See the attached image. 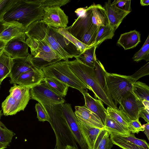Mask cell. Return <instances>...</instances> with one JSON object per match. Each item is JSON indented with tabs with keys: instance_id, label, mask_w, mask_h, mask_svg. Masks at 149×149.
<instances>
[{
	"instance_id": "cell-4",
	"label": "cell",
	"mask_w": 149,
	"mask_h": 149,
	"mask_svg": "<svg viewBox=\"0 0 149 149\" xmlns=\"http://www.w3.org/2000/svg\"><path fill=\"white\" fill-rule=\"evenodd\" d=\"M26 43L30 49L29 60L36 68L42 69L60 61L61 58L45 42L27 38Z\"/></svg>"
},
{
	"instance_id": "cell-45",
	"label": "cell",
	"mask_w": 149,
	"mask_h": 149,
	"mask_svg": "<svg viewBox=\"0 0 149 149\" xmlns=\"http://www.w3.org/2000/svg\"><path fill=\"white\" fill-rule=\"evenodd\" d=\"M139 117L143 118L147 123H149V110L146 109L142 110L139 113Z\"/></svg>"
},
{
	"instance_id": "cell-1",
	"label": "cell",
	"mask_w": 149,
	"mask_h": 149,
	"mask_svg": "<svg viewBox=\"0 0 149 149\" xmlns=\"http://www.w3.org/2000/svg\"><path fill=\"white\" fill-rule=\"evenodd\" d=\"M44 8L42 0H13L3 17L7 23L16 22L27 29L33 23L42 20Z\"/></svg>"
},
{
	"instance_id": "cell-6",
	"label": "cell",
	"mask_w": 149,
	"mask_h": 149,
	"mask_svg": "<svg viewBox=\"0 0 149 149\" xmlns=\"http://www.w3.org/2000/svg\"><path fill=\"white\" fill-rule=\"evenodd\" d=\"M25 34L27 38L45 42L64 61L73 58L61 47L55 38L51 27L40 21L34 22L27 28Z\"/></svg>"
},
{
	"instance_id": "cell-34",
	"label": "cell",
	"mask_w": 149,
	"mask_h": 149,
	"mask_svg": "<svg viewBox=\"0 0 149 149\" xmlns=\"http://www.w3.org/2000/svg\"><path fill=\"white\" fill-rule=\"evenodd\" d=\"M57 31L74 45L80 50L81 53L91 47L82 42L72 36L69 32L68 27L65 28H59L57 29Z\"/></svg>"
},
{
	"instance_id": "cell-9",
	"label": "cell",
	"mask_w": 149,
	"mask_h": 149,
	"mask_svg": "<svg viewBox=\"0 0 149 149\" xmlns=\"http://www.w3.org/2000/svg\"><path fill=\"white\" fill-rule=\"evenodd\" d=\"M30 99L35 100L42 104H63V97L51 90L44 81L30 89Z\"/></svg>"
},
{
	"instance_id": "cell-40",
	"label": "cell",
	"mask_w": 149,
	"mask_h": 149,
	"mask_svg": "<svg viewBox=\"0 0 149 149\" xmlns=\"http://www.w3.org/2000/svg\"><path fill=\"white\" fill-rule=\"evenodd\" d=\"M149 74V62H148L133 74L129 76L130 80L133 84L140 78Z\"/></svg>"
},
{
	"instance_id": "cell-38",
	"label": "cell",
	"mask_w": 149,
	"mask_h": 149,
	"mask_svg": "<svg viewBox=\"0 0 149 149\" xmlns=\"http://www.w3.org/2000/svg\"><path fill=\"white\" fill-rule=\"evenodd\" d=\"M13 0H2L0 3V34L7 26V23L3 19L4 14L12 2Z\"/></svg>"
},
{
	"instance_id": "cell-5",
	"label": "cell",
	"mask_w": 149,
	"mask_h": 149,
	"mask_svg": "<svg viewBox=\"0 0 149 149\" xmlns=\"http://www.w3.org/2000/svg\"><path fill=\"white\" fill-rule=\"evenodd\" d=\"M45 77L55 78L69 87L80 92L90 88L82 82L70 69L66 61H60L42 69Z\"/></svg>"
},
{
	"instance_id": "cell-30",
	"label": "cell",
	"mask_w": 149,
	"mask_h": 149,
	"mask_svg": "<svg viewBox=\"0 0 149 149\" xmlns=\"http://www.w3.org/2000/svg\"><path fill=\"white\" fill-rule=\"evenodd\" d=\"M44 81L53 91L63 97L66 95L69 86L54 78L45 77Z\"/></svg>"
},
{
	"instance_id": "cell-52",
	"label": "cell",
	"mask_w": 149,
	"mask_h": 149,
	"mask_svg": "<svg viewBox=\"0 0 149 149\" xmlns=\"http://www.w3.org/2000/svg\"><path fill=\"white\" fill-rule=\"evenodd\" d=\"M65 149H76L73 147L68 146L66 147V148Z\"/></svg>"
},
{
	"instance_id": "cell-33",
	"label": "cell",
	"mask_w": 149,
	"mask_h": 149,
	"mask_svg": "<svg viewBox=\"0 0 149 149\" xmlns=\"http://www.w3.org/2000/svg\"><path fill=\"white\" fill-rule=\"evenodd\" d=\"M132 92L142 102H149V87L146 84L140 81L135 82L133 84Z\"/></svg>"
},
{
	"instance_id": "cell-53",
	"label": "cell",
	"mask_w": 149,
	"mask_h": 149,
	"mask_svg": "<svg viewBox=\"0 0 149 149\" xmlns=\"http://www.w3.org/2000/svg\"><path fill=\"white\" fill-rule=\"evenodd\" d=\"M1 115V111L0 110V119Z\"/></svg>"
},
{
	"instance_id": "cell-8",
	"label": "cell",
	"mask_w": 149,
	"mask_h": 149,
	"mask_svg": "<svg viewBox=\"0 0 149 149\" xmlns=\"http://www.w3.org/2000/svg\"><path fill=\"white\" fill-rule=\"evenodd\" d=\"M106 80L111 99L116 105L132 92L133 83L129 76L107 72Z\"/></svg>"
},
{
	"instance_id": "cell-11",
	"label": "cell",
	"mask_w": 149,
	"mask_h": 149,
	"mask_svg": "<svg viewBox=\"0 0 149 149\" xmlns=\"http://www.w3.org/2000/svg\"><path fill=\"white\" fill-rule=\"evenodd\" d=\"M41 22L47 25L58 29L65 28L68 23V16L60 7H44Z\"/></svg>"
},
{
	"instance_id": "cell-19",
	"label": "cell",
	"mask_w": 149,
	"mask_h": 149,
	"mask_svg": "<svg viewBox=\"0 0 149 149\" xmlns=\"http://www.w3.org/2000/svg\"><path fill=\"white\" fill-rule=\"evenodd\" d=\"M75 109L76 116L81 122L95 127L104 128L99 117L84 106H76Z\"/></svg>"
},
{
	"instance_id": "cell-20",
	"label": "cell",
	"mask_w": 149,
	"mask_h": 149,
	"mask_svg": "<svg viewBox=\"0 0 149 149\" xmlns=\"http://www.w3.org/2000/svg\"><path fill=\"white\" fill-rule=\"evenodd\" d=\"M29 57L13 58V65L9 77L10 84H14L17 79L22 74L36 68L29 61Z\"/></svg>"
},
{
	"instance_id": "cell-49",
	"label": "cell",
	"mask_w": 149,
	"mask_h": 149,
	"mask_svg": "<svg viewBox=\"0 0 149 149\" xmlns=\"http://www.w3.org/2000/svg\"><path fill=\"white\" fill-rule=\"evenodd\" d=\"M7 42L0 40V55L4 52V49Z\"/></svg>"
},
{
	"instance_id": "cell-24",
	"label": "cell",
	"mask_w": 149,
	"mask_h": 149,
	"mask_svg": "<svg viewBox=\"0 0 149 149\" xmlns=\"http://www.w3.org/2000/svg\"><path fill=\"white\" fill-rule=\"evenodd\" d=\"M51 27L53 33L58 42L62 48L72 57L81 53L80 50L57 31V29Z\"/></svg>"
},
{
	"instance_id": "cell-17",
	"label": "cell",
	"mask_w": 149,
	"mask_h": 149,
	"mask_svg": "<svg viewBox=\"0 0 149 149\" xmlns=\"http://www.w3.org/2000/svg\"><path fill=\"white\" fill-rule=\"evenodd\" d=\"M103 7L106 12L109 24L115 31L124 18L130 12L122 10L112 5L111 0L106 2Z\"/></svg>"
},
{
	"instance_id": "cell-26",
	"label": "cell",
	"mask_w": 149,
	"mask_h": 149,
	"mask_svg": "<svg viewBox=\"0 0 149 149\" xmlns=\"http://www.w3.org/2000/svg\"><path fill=\"white\" fill-rule=\"evenodd\" d=\"M91 6L93 24L99 26L108 24V18L104 7L99 4H93Z\"/></svg>"
},
{
	"instance_id": "cell-2",
	"label": "cell",
	"mask_w": 149,
	"mask_h": 149,
	"mask_svg": "<svg viewBox=\"0 0 149 149\" xmlns=\"http://www.w3.org/2000/svg\"><path fill=\"white\" fill-rule=\"evenodd\" d=\"M62 104H42L48 114L49 118V122L55 134L56 138L55 148L65 149L69 146L76 149H79L76 141L63 115Z\"/></svg>"
},
{
	"instance_id": "cell-36",
	"label": "cell",
	"mask_w": 149,
	"mask_h": 149,
	"mask_svg": "<svg viewBox=\"0 0 149 149\" xmlns=\"http://www.w3.org/2000/svg\"><path fill=\"white\" fill-rule=\"evenodd\" d=\"M15 134L0 121V143L9 146Z\"/></svg>"
},
{
	"instance_id": "cell-44",
	"label": "cell",
	"mask_w": 149,
	"mask_h": 149,
	"mask_svg": "<svg viewBox=\"0 0 149 149\" xmlns=\"http://www.w3.org/2000/svg\"><path fill=\"white\" fill-rule=\"evenodd\" d=\"M128 127L131 133L138 134L140 131H143L144 128L139 120H131L128 124Z\"/></svg>"
},
{
	"instance_id": "cell-50",
	"label": "cell",
	"mask_w": 149,
	"mask_h": 149,
	"mask_svg": "<svg viewBox=\"0 0 149 149\" xmlns=\"http://www.w3.org/2000/svg\"><path fill=\"white\" fill-rule=\"evenodd\" d=\"M140 3L141 6H148L149 4V0H141Z\"/></svg>"
},
{
	"instance_id": "cell-51",
	"label": "cell",
	"mask_w": 149,
	"mask_h": 149,
	"mask_svg": "<svg viewBox=\"0 0 149 149\" xmlns=\"http://www.w3.org/2000/svg\"><path fill=\"white\" fill-rule=\"evenodd\" d=\"M7 146L0 143V149H4L6 148Z\"/></svg>"
},
{
	"instance_id": "cell-23",
	"label": "cell",
	"mask_w": 149,
	"mask_h": 149,
	"mask_svg": "<svg viewBox=\"0 0 149 149\" xmlns=\"http://www.w3.org/2000/svg\"><path fill=\"white\" fill-rule=\"evenodd\" d=\"M7 26L0 34V40L8 42L13 38L25 34L26 29L16 22L7 23Z\"/></svg>"
},
{
	"instance_id": "cell-28",
	"label": "cell",
	"mask_w": 149,
	"mask_h": 149,
	"mask_svg": "<svg viewBox=\"0 0 149 149\" xmlns=\"http://www.w3.org/2000/svg\"><path fill=\"white\" fill-rule=\"evenodd\" d=\"M13 63V58L3 52L0 55V82L9 77Z\"/></svg>"
},
{
	"instance_id": "cell-46",
	"label": "cell",
	"mask_w": 149,
	"mask_h": 149,
	"mask_svg": "<svg viewBox=\"0 0 149 149\" xmlns=\"http://www.w3.org/2000/svg\"><path fill=\"white\" fill-rule=\"evenodd\" d=\"M86 8H79L77 9L75 12L77 14L78 16L84 15L86 12Z\"/></svg>"
},
{
	"instance_id": "cell-54",
	"label": "cell",
	"mask_w": 149,
	"mask_h": 149,
	"mask_svg": "<svg viewBox=\"0 0 149 149\" xmlns=\"http://www.w3.org/2000/svg\"><path fill=\"white\" fill-rule=\"evenodd\" d=\"M54 149H59L58 148H54Z\"/></svg>"
},
{
	"instance_id": "cell-43",
	"label": "cell",
	"mask_w": 149,
	"mask_h": 149,
	"mask_svg": "<svg viewBox=\"0 0 149 149\" xmlns=\"http://www.w3.org/2000/svg\"><path fill=\"white\" fill-rule=\"evenodd\" d=\"M131 0H115L111 3L112 5L123 10L131 12Z\"/></svg>"
},
{
	"instance_id": "cell-3",
	"label": "cell",
	"mask_w": 149,
	"mask_h": 149,
	"mask_svg": "<svg viewBox=\"0 0 149 149\" xmlns=\"http://www.w3.org/2000/svg\"><path fill=\"white\" fill-rule=\"evenodd\" d=\"M71 71L86 85L89 87L96 98L112 108L117 106L108 97L100 86L95 74L93 68L88 67L76 59L66 61Z\"/></svg>"
},
{
	"instance_id": "cell-31",
	"label": "cell",
	"mask_w": 149,
	"mask_h": 149,
	"mask_svg": "<svg viewBox=\"0 0 149 149\" xmlns=\"http://www.w3.org/2000/svg\"><path fill=\"white\" fill-rule=\"evenodd\" d=\"M115 31L114 29L109 24L100 26L93 46L97 47L104 40L112 39Z\"/></svg>"
},
{
	"instance_id": "cell-7",
	"label": "cell",
	"mask_w": 149,
	"mask_h": 149,
	"mask_svg": "<svg viewBox=\"0 0 149 149\" xmlns=\"http://www.w3.org/2000/svg\"><path fill=\"white\" fill-rule=\"evenodd\" d=\"M30 89L16 84L10 88L9 95L1 104L5 116L13 115L24 110L30 99Z\"/></svg>"
},
{
	"instance_id": "cell-56",
	"label": "cell",
	"mask_w": 149,
	"mask_h": 149,
	"mask_svg": "<svg viewBox=\"0 0 149 149\" xmlns=\"http://www.w3.org/2000/svg\"><path fill=\"white\" fill-rule=\"evenodd\" d=\"M2 0H0V3L2 1Z\"/></svg>"
},
{
	"instance_id": "cell-12",
	"label": "cell",
	"mask_w": 149,
	"mask_h": 149,
	"mask_svg": "<svg viewBox=\"0 0 149 149\" xmlns=\"http://www.w3.org/2000/svg\"><path fill=\"white\" fill-rule=\"evenodd\" d=\"M119 109L122 110L131 120H139L140 112L145 107L133 93H130L119 103Z\"/></svg>"
},
{
	"instance_id": "cell-25",
	"label": "cell",
	"mask_w": 149,
	"mask_h": 149,
	"mask_svg": "<svg viewBox=\"0 0 149 149\" xmlns=\"http://www.w3.org/2000/svg\"><path fill=\"white\" fill-rule=\"evenodd\" d=\"M104 129L110 135H117L129 136L130 131L113 119L107 116L104 124Z\"/></svg>"
},
{
	"instance_id": "cell-15",
	"label": "cell",
	"mask_w": 149,
	"mask_h": 149,
	"mask_svg": "<svg viewBox=\"0 0 149 149\" xmlns=\"http://www.w3.org/2000/svg\"><path fill=\"white\" fill-rule=\"evenodd\" d=\"M110 136L113 144L123 149H149V144L146 141L136 138L134 134L131 133L129 136L117 135Z\"/></svg>"
},
{
	"instance_id": "cell-18",
	"label": "cell",
	"mask_w": 149,
	"mask_h": 149,
	"mask_svg": "<svg viewBox=\"0 0 149 149\" xmlns=\"http://www.w3.org/2000/svg\"><path fill=\"white\" fill-rule=\"evenodd\" d=\"M80 92L84 99L85 103L84 106L97 115L104 125L107 113V109L104 107L102 102L93 98L87 92V91H83Z\"/></svg>"
},
{
	"instance_id": "cell-39",
	"label": "cell",
	"mask_w": 149,
	"mask_h": 149,
	"mask_svg": "<svg viewBox=\"0 0 149 149\" xmlns=\"http://www.w3.org/2000/svg\"><path fill=\"white\" fill-rule=\"evenodd\" d=\"M109 136V132L103 128L96 140L93 149H100L105 145L110 139Z\"/></svg>"
},
{
	"instance_id": "cell-13",
	"label": "cell",
	"mask_w": 149,
	"mask_h": 149,
	"mask_svg": "<svg viewBox=\"0 0 149 149\" xmlns=\"http://www.w3.org/2000/svg\"><path fill=\"white\" fill-rule=\"evenodd\" d=\"M25 34L15 37L8 41L4 52L13 58H26L29 57V47L26 42Z\"/></svg>"
},
{
	"instance_id": "cell-10",
	"label": "cell",
	"mask_w": 149,
	"mask_h": 149,
	"mask_svg": "<svg viewBox=\"0 0 149 149\" xmlns=\"http://www.w3.org/2000/svg\"><path fill=\"white\" fill-rule=\"evenodd\" d=\"M62 109L63 115L81 149H88L80 131L79 120L73 112L71 104L68 103L62 104Z\"/></svg>"
},
{
	"instance_id": "cell-48",
	"label": "cell",
	"mask_w": 149,
	"mask_h": 149,
	"mask_svg": "<svg viewBox=\"0 0 149 149\" xmlns=\"http://www.w3.org/2000/svg\"><path fill=\"white\" fill-rule=\"evenodd\" d=\"M113 144L110 138L109 140L107 143L100 149H111L113 147Z\"/></svg>"
},
{
	"instance_id": "cell-47",
	"label": "cell",
	"mask_w": 149,
	"mask_h": 149,
	"mask_svg": "<svg viewBox=\"0 0 149 149\" xmlns=\"http://www.w3.org/2000/svg\"><path fill=\"white\" fill-rule=\"evenodd\" d=\"M144 130V132L146 135L148 139L149 140V123H147L143 125Z\"/></svg>"
},
{
	"instance_id": "cell-29",
	"label": "cell",
	"mask_w": 149,
	"mask_h": 149,
	"mask_svg": "<svg viewBox=\"0 0 149 149\" xmlns=\"http://www.w3.org/2000/svg\"><path fill=\"white\" fill-rule=\"evenodd\" d=\"M93 69L95 74L100 86L109 99L112 100L106 80V75L107 72L103 65L100 61L97 59Z\"/></svg>"
},
{
	"instance_id": "cell-22",
	"label": "cell",
	"mask_w": 149,
	"mask_h": 149,
	"mask_svg": "<svg viewBox=\"0 0 149 149\" xmlns=\"http://www.w3.org/2000/svg\"><path fill=\"white\" fill-rule=\"evenodd\" d=\"M140 33L134 30L121 34L117 44L122 46L125 50L135 47L141 42Z\"/></svg>"
},
{
	"instance_id": "cell-32",
	"label": "cell",
	"mask_w": 149,
	"mask_h": 149,
	"mask_svg": "<svg viewBox=\"0 0 149 149\" xmlns=\"http://www.w3.org/2000/svg\"><path fill=\"white\" fill-rule=\"evenodd\" d=\"M107 116L129 130L128 124L131 120L122 110L109 107H107Z\"/></svg>"
},
{
	"instance_id": "cell-41",
	"label": "cell",
	"mask_w": 149,
	"mask_h": 149,
	"mask_svg": "<svg viewBox=\"0 0 149 149\" xmlns=\"http://www.w3.org/2000/svg\"><path fill=\"white\" fill-rule=\"evenodd\" d=\"M35 108L37 113V118L39 121L49 122V116L42 104L38 102L36 104Z\"/></svg>"
},
{
	"instance_id": "cell-27",
	"label": "cell",
	"mask_w": 149,
	"mask_h": 149,
	"mask_svg": "<svg viewBox=\"0 0 149 149\" xmlns=\"http://www.w3.org/2000/svg\"><path fill=\"white\" fill-rule=\"evenodd\" d=\"M97 47L91 46L81 54L75 56L76 59L83 64L91 68H94L97 59L95 50Z\"/></svg>"
},
{
	"instance_id": "cell-37",
	"label": "cell",
	"mask_w": 149,
	"mask_h": 149,
	"mask_svg": "<svg viewBox=\"0 0 149 149\" xmlns=\"http://www.w3.org/2000/svg\"><path fill=\"white\" fill-rule=\"evenodd\" d=\"M132 59L133 61L137 62L142 60L149 61V35L141 48L134 54Z\"/></svg>"
},
{
	"instance_id": "cell-14",
	"label": "cell",
	"mask_w": 149,
	"mask_h": 149,
	"mask_svg": "<svg viewBox=\"0 0 149 149\" xmlns=\"http://www.w3.org/2000/svg\"><path fill=\"white\" fill-rule=\"evenodd\" d=\"M92 15L91 5L86 8V12L84 15L78 16L72 25L68 27L69 33L80 41L84 33L93 24Z\"/></svg>"
},
{
	"instance_id": "cell-42",
	"label": "cell",
	"mask_w": 149,
	"mask_h": 149,
	"mask_svg": "<svg viewBox=\"0 0 149 149\" xmlns=\"http://www.w3.org/2000/svg\"><path fill=\"white\" fill-rule=\"evenodd\" d=\"M71 1L70 0H42L44 7H60L64 6Z\"/></svg>"
},
{
	"instance_id": "cell-21",
	"label": "cell",
	"mask_w": 149,
	"mask_h": 149,
	"mask_svg": "<svg viewBox=\"0 0 149 149\" xmlns=\"http://www.w3.org/2000/svg\"><path fill=\"white\" fill-rule=\"evenodd\" d=\"M79 124L83 139L88 149H93L96 140L103 128L95 127L79 120Z\"/></svg>"
},
{
	"instance_id": "cell-16",
	"label": "cell",
	"mask_w": 149,
	"mask_h": 149,
	"mask_svg": "<svg viewBox=\"0 0 149 149\" xmlns=\"http://www.w3.org/2000/svg\"><path fill=\"white\" fill-rule=\"evenodd\" d=\"M45 77L42 69L35 68L22 74L13 84H18L31 89L43 82Z\"/></svg>"
},
{
	"instance_id": "cell-35",
	"label": "cell",
	"mask_w": 149,
	"mask_h": 149,
	"mask_svg": "<svg viewBox=\"0 0 149 149\" xmlns=\"http://www.w3.org/2000/svg\"><path fill=\"white\" fill-rule=\"evenodd\" d=\"M100 27L93 24L84 33L80 41L89 46H92Z\"/></svg>"
},
{
	"instance_id": "cell-55",
	"label": "cell",
	"mask_w": 149,
	"mask_h": 149,
	"mask_svg": "<svg viewBox=\"0 0 149 149\" xmlns=\"http://www.w3.org/2000/svg\"><path fill=\"white\" fill-rule=\"evenodd\" d=\"M1 84V83L0 82V87Z\"/></svg>"
}]
</instances>
